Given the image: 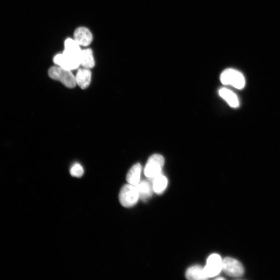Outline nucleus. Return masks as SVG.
I'll return each mask as SVG.
<instances>
[{"mask_svg": "<svg viewBox=\"0 0 280 280\" xmlns=\"http://www.w3.org/2000/svg\"><path fill=\"white\" fill-rule=\"evenodd\" d=\"M222 270L228 276L235 278L241 277L245 272L243 264L230 257H226L223 260Z\"/></svg>", "mask_w": 280, "mask_h": 280, "instance_id": "nucleus-6", "label": "nucleus"}, {"mask_svg": "<svg viewBox=\"0 0 280 280\" xmlns=\"http://www.w3.org/2000/svg\"><path fill=\"white\" fill-rule=\"evenodd\" d=\"M217 280H224L225 278H223V277H220V278H218L217 279H216Z\"/></svg>", "mask_w": 280, "mask_h": 280, "instance_id": "nucleus-18", "label": "nucleus"}, {"mask_svg": "<svg viewBox=\"0 0 280 280\" xmlns=\"http://www.w3.org/2000/svg\"><path fill=\"white\" fill-rule=\"evenodd\" d=\"M75 81L82 89H86L90 86L92 79V72L89 69H79L75 76Z\"/></svg>", "mask_w": 280, "mask_h": 280, "instance_id": "nucleus-9", "label": "nucleus"}, {"mask_svg": "<svg viewBox=\"0 0 280 280\" xmlns=\"http://www.w3.org/2000/svg\"><path fill=\"white\" fill-rule=\"evenodd\" d=\"M139 199L136 186L130 184L125 185L121 189L119 200L122 206L131 208L135 206Z\"/></svg>", "mask_w": 280, "mask_h": 280, "instance_id": "nucleus-3", "label": "nucleus"}, {"mask_svg": "<svg viewBox=\"0 0 280 280\" xmlns=\"http://www.w3.org/2000/svg\"><path fill=\"white\" fill-rule=\"evenodd\" d=\"M152 181H153L152 187H153L154 192L157 194L163 193L168 186L167 178L161 173L156 176Z\"/></svg>", "mask_w": 280, "mask_h": 280, "instance_id": "nucleus-15", "label": "nucleus"}, {"mask_svg": "<svg viewBox=\"0 0 280 280\" xmlns=\"http://www.w3.org/2000/svg\"><path fill=\"white\" fill-rule=\"evenodd\" d=\"M164 159L160 155L155 154L148 159L146 165L144 173L146 176L151 180L161 173L164 165Z\"/></svg>", "mask_w": 280, "mask_h": 280, "instance_id": "nucleus-4", "label": "nucleus"}, {"mask_svg": "<svg viewBox=\"0 0 280 280\" xmlns=\"http://www.w3.org/2000/svg\"><path fill=\"white\" fill-rule=\"evenodd\" d=\"M54 62L57 66L70 71L78 68L81 65L79 56L69 54L65 51L62 54L56 55Z\"/></svg>", "mask_w": 280, "mask_h": 280, "instance_id": "nucleus-5", "label": "nucleus"}, {"mask_svg": "<svg viewBox=\"0 0 280 280\" xmlns=\"http://www.w3.org/2000/svg\"><path fill=\"white\" fill-rule=\"evenodd\" d=\"M93 39V35L87 28L80 27L74 32V40L80 46L86 47L90 45Z\"/></svg>", "mask_w": 280, "mask_h": 280, "instance_id": "nucleus-8", "label": "nucleus"}, {"mask_svg": "<svg viewBox=\"0 0 280 280\" xmlns=\"http://www.w3.org/2000/svg\"><path fill=\"white\" fill-rule=\"evenodd\" d=\"M185 275L187 279L192 280H205L209 278L205 268L199 265L189 267L186 271Z\"/></svg>", "mask_w": 280, "mask_h": 280, "instance_id": "nucleus-10", "label": "nucleus"}, {"mask_svg": "<svg viewBox=\"0 0 280 280\" xmlns=\"http://www.w3.org/2000/svg\"><path fill=\"white\" fill-rule=\"evenodd\" d=\"M219 95L231 107L235 108L239 106V102L237 95L228 89L221 88L219 91Z\"/></svg>", "mask_w": 280, "mask_h": 280, "instance_id": "nucleus-14", "label": "nucleus"}, {"mask_svg": "<svg viewBox=\"0 0 280 280\" xmlns=\"http://www.w3.org/2000/svg\"><path fill=\"white\" fill-rule=\"evenodd\" d=\"M220 80L224 85L233 86L238 90L244 88L246 85L243 74L233 69H228L224 71L221 75Z\"/></svg>", "mask_w": 280, "mask_h": 280, "instance_id": "nucleus-2", "label": "nucleus"}, {"mask_svg": "<svg viewBox=\"0 0 280 280\" xmlns=\"http://www.w3.org/2000/svg\"><path fill=\"white\" fill-rule=\"evenodd\" d=\"M223 260L218 254H211L208 258L207 264L204 267L208 278L218 276L222 271Z\"/></svg>", "mask_w": 280, "mask_h": 280, "instance_id": "nucleus-7", "label": "nucleus"}, {"mask_svg": "<svg viewBox=\"0 0 280 280\" xmlns=\"http://www.w3.org/2000/svg\"><path fill=\"white\" fill-rule=\"evenodd\" d=\"M139 196V199L145 201L150 198L153 193V187L147 181H140L136 186Z\"/></svg>", "mask_w": 280, "mask_h": 280, "instance_id": "nucleus-11", "label": "nucleus"}, {"mask_svg": "<svg viewBox=\"0 0 280 280\" xmlns=\"http://www.w3.org/2000/svg\"><path fill=\"white\" fill-rule=\"evenodd\" d=\"M142 170V165L140 163L133 165L127 174V182L131 185L136 186L140 181Z\"/></svg>", "mask_w": 280, "mask_h": 280, "instance_id": "nucleus-12", "label": "nucleus"}, {"mask_svg": "<svg viewBox=\"0 0 280 280\" xmlns=\"http://www.w3.org/2000/svg\"><path fill=\"white\" fill-rule=\"evenodd\" d=\"M84 169L79 163L74 164L70 170V174L72 176L81 177L84 174Z\"/></svg>", "mask_w": 280, "mask_h": 280, "instance_id": "nucleus-17", "label": "nucleus"}, {"mask_svg": "<svg viewBox=\"0 0 280 280\" xmlns=\"http://www.w3.org/2000/svg\"><path fill=\"white\" fill-rule=\"evenodd\" d=\"M48 75L51 79L61 82L68 88H74L76 85L75 76L71 71L59 66L50 68Z\"/></svg>", "mask_w": 280, "mask_h": 280, "instance_id": "nucleus-1", "label": "nucleus"}, {"mask_svg": "<svg viewBox=\"0 0 280 280\" xmlns=\"http://www.w3.org/2000/svg\"><path fill=\"white\" fill-rule=\"evenodd\" d=\"M80 61L81 65L84 68L90 69L94 67L95 63L92 50L89 48L82 50Z\"/></svg>", "mask_w": 280, "mask_h": 280, "instance_id": "nucleus-13", "label": "nucleus"}, {"mask_svg": "<svg viewBox=\"0 0 280 280\" xmlns=\"http://www.w3.org/2000/svg\"><path fill=\"white\" fill-rule=\"evenodd\" d=\"M80 45L74 40L68 39L65 42V52L79 56L82 49Z\"/></svg>", "mask_w": 280, "mask_h": 280, "instance_id": "nucleus-16", "label": "nucleus"}]
</instances>
